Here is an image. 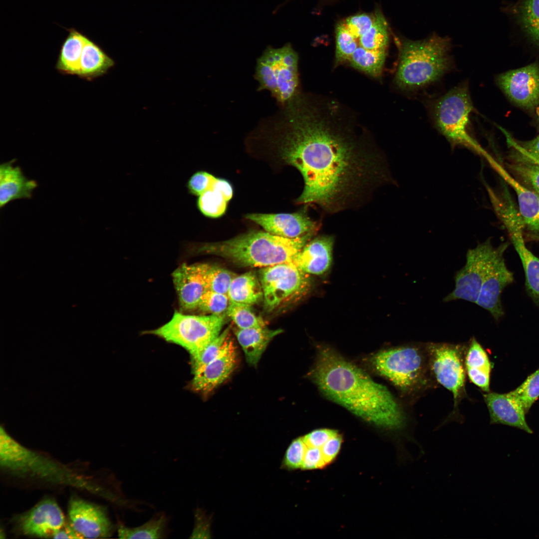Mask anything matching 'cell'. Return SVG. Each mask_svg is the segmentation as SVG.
I'll return each instance as SVG.
<instances>
[{
  "mask_svg": "<svg viewBox=\"0 0 539 539\" xmlns=\"http://www.w3.org/2000/svg\"><path fill=\"white\" fill-rule=\"evenodd\" d=\"M335 101L297 92L256 126L259 141L301 174L297 203L333 214L356 208L393 181L386 160Z\"/></svg>",
  "mask_w": 539,
  "mask_h": 539,
  "instance_id": "1",
  "label": "cell"
},
{
  "mask_svg": "<svg viewBox=\"0 0 539 539\" xmlns=\"http://www.w3.org/2000/svg\"><path fill=\"white\" fill-rule=\"evenodd\" d=\"M311 377L329 399L354 415L388 429L403 426V412L389 390L329 347L318 351Z\"/></svg>",
  "mask_w": 539,
  "mask_h": 539,
  "instance_id": "2",
  "label": "cell"
},
{
  "mask_svg": "<svg viewBox=\"0 0 539 539\" xmlns=\"http://www.w3.org/2000/svg\"><path fill=\"white\" fill-rule=\"evenodd\" d=\"M389 36L387 21L379 9L348 16L335 26L336 61L379 76L387 55Z\"/></svg>",
  "mask_w": 539,
  "mask_h": 539,
  "instance_id": "3",
  "label": "cell"
},
{
  "mask_svg": "<svg viewBox=\"0 0 539 539\" xmlns=\"http://www.w3.org/2000/svg\"><path fill=\"white\" fill-rule=\"evenodd\" d=\"M313 237L287 239L267 232H250L230 240L205 244L198 252L219 256L242 266L264 268L293 263Z\"/></svg>",
  "mask_w": 539,
  "mask_h": 539,
  "instance_id": "4",
  "label": "cell"
},
{
  "mask_svg": "<svg viewBox=\"0 0 539 539\" xmlns=\"http://www.w3.org/2000/svg\"><path fill=\"white\" fill-rule=\"evenodd\" d=\"M398 64L396 84L415 91L436 81L451 68V40L434 33L422 40L397 38Z\"/></svg>",
  "mask_w": 539,
  "mask_h": 539,
  "instance_id": "5",
  "label": "cell"
},
{
  "mask_svg": "<svg viewBox=\"0 0 539 539\" xmlns=\"http://www.w3.org/2000/svg\"><path fill=\"white\" fill-rule=\"evenodd\" d=\"M474 110L468 84L465 81L435 100L431 115L435 127L452 148L464 147L485 157L488 152L469 131L470 115Z\"/></svg>",
  "mask_w": 539,
  "mask_h": 539,
  "instance_id": "6",
  "label": "cell"
},
{
  "mask_svg": "<svg viewBox=\"0 0 539 539\" xmlns=\"http://www.w3.org/2000/svg\"><path fill=\"white\" fill-rule=\"evenodd\" d=\"M298 60L290 43L268 46L256 61L254 76L258 90H268L279 106L284 105L299 91Z\"/></svg>",
  "mask_w": 539,
  "mask_h": 539,
  "instance_id": "7",
  "label": "cell"
},
{
  "mask_svg": "<svg viewBox=\"0 0 539 539\" xmlns=\"http://www.w3.org/2000/svg\"><path fill=\"white\" fill-rule=\"evenodd\" d=\"M225 323L224 315H195L175 311L162 326L146 331L197 355L218 337Z\"/></svg>",
  "mask_w": 539,
  "mask_h": 539,
  "instance_id": "8",
  "label": "cell"
},
{
  "mask_svg": "<svg viewBox=\"0 0 539 539\" xmlns=\"http://www.w3.org/2000/svg\"><path fill=\"white\" fill-rule=\"evenodd\" d=\"M0 464L1 467L14 473L29 474L56 482L88 487L87 483L73 475L67 469L60 466L44 456L15 441L1 428Z\"/></svg>",
  "mask_w": 539,
  "mask_h": 539,
  "instance_id": "9",
  "label": "cell"
},
{
  "mask_svg": "<svg viewBox=\"0 0 539 539\" xmlns=\"http://www.w3.org/2000/svg\"><path fill=\"white\" fill-rule=\"evenodd\" d=\"M374 369L404 391L418 389L425 381L426 365L423 352L414 346L380 351L370 359Z\"/></svg>",
  "mask_w": 539,
  "mask_h": 539,
  "instance_id": "10",
  "label": "cell"
},
{
  "mask_svg": "<svg viewBox=\"0 0 539 539\" xmlns=\"http://www.w3.org/2000/svg\"><path fill=\"white\" fill-rule=\"evenodd\" d=\"M258 277L265 309L268 312L299 300L310 288L308 274L292 263L262 268Z\"/></svg>",
  "mask_w": 539,
  "mask_h": 539,
  "instance_id": "11",
  "label": "cell"
},
{
  "mask_svg": "<svg viewBox=\"0 0 539 539\" xmlns=\"http://www.w3.org/2000/svg\"><path fill=\"white\" fill-rule=\"evenodd\" d=\"M490 239L468 251L465 265L456 273L454 290L444 298L476 303L484 278L497 252Z\"/></svg>",
  "mask_w": 539,
  "mask_h": 539,
  "instance_id": "12",
  "label": "cell"
},
{
  "mask_svg": "<svg viewBox=\"0 0 539 539\" xmlns=\"http://www.w3.org/2000/svg\"><path fill=\"white\" fill-rule=\"evenodd\" d=\"M427 349L431 370L436 380L452 392L456 405L465 389L463 347L450 343H430Z\"/></svg>",
  "mask_w": 539,
  "mask_h": 539,
  "instance_id": "13",
  "label": "cell"
},
{
  "mask_svg": "<svg viewBox=\"0 0 539 539\" xmlns=\"http://www.w3.org/2000/svg\"><path fill=\"white\" fill-rule=\"evenodd\" d=\"M509 243L497 247V252L484 278L476 304L488 311L496 320L504 315L501 295L503 289L513 282V273L508 269L504 253Z\"/></svg>",
  "mask_w": 539,
  "mask_h": 539,
  "instance_id": "14",
  "label": "cell"
},
{
  "mask_svg": "<svg viewBox=\"0 0 539 539\" xmlns=\"http://www.w3.org/2000/svg\"><path fill=\"white\" fill-rule=\"evenodd\" d=\"M70 525L83 538H107L114 527L105 509L79 498L70 499L68 507Z\"/></svg>",
  "mask_w": 539,
  "mask_h": 539,
  "instance_id": "15",
  "label": "cell"
},
{
  "mask_svg": "<svg viewBox=\"0 0 539 539\" xmlns=\"http://www.w3.org/2000/svg\"><path fill=\"white\" fill-rule=\"evenodd\" d=\"M497 82L508 97L528 109L539 105V66L534 63L500 74Z\"/></svg>",
  "mask_w": 539,
  "mask_h": 539,
  "instance_id": "16",
  "label": "cell"
},
{
  "mask_svg": "<svg viewBox=\"0 0 539 539\" xmlns=\"http://www.w3.org/2000/svg\"><path fill=\"white\" fill-rule=\"evenodd\" d=\"M500 220L507 229L521 259L528 292L535 303L539 305V258L526 245L524 239L525 226L523 219L518 211L512 210L504 213Z\"/></svg>",
  "mask_w": 539,
  "mask_h": 539,
  "instance_id": "17",
  "label": "cell"
},
{
  "mask_svg": "<svg viewBox=\"0 0 539 539\" xmlns=\"http://www.w3.org/2000/svg\"><path fill=\"white\" fill-rule=\"evenodd\" d=\"M246 218L262 227L267 232L287 239L315 235L318 229L304 211L293 213H251Z\"/></svg>",
  "mask_w": 539,
  "mask_h": 539,
  "instance_id": "18",
  "label": "cell"
},
{
  "mask_svg": "<svg viewBox=\"0 0 539 539\" xmlns=\"http://www.w3.org/2000/svg\"><path fill=\"white\" fill-rule=\"evenodd\" d=\"M237 352L231 339L214 359L193 374L188 387L192 391L206 396L230 376L237 364Z\"/></svg>",
  "mask_w": 539,
  "mask_h": 539,
  "instance_id": "19",
  "label": "cell"
},
{
  "mask_svg": "<svg viewBox=\"0 0 539 539\" xmlns=\"http://www.w3.org/2000/svg\"><path fill=\"white\" fill-rule=\"evenodd\" d=\"M64 525V517L56 502L42 500L22 515L19 526L25 535L38 537L53 536Z\"/></svg>",
  "mask_w": 539,
  "mask_h": 539,
  "instance_id": "20",
  "label": "cell"
},
{
  "mask_svg": "<svg viewBox=\"0 0 539 539\" xmlns=\"http://www.w3.org/2000/svg\"><path fill=\"white\" fill-rule=\"evenodd\" d=\"M486 159L515 192L525 228L532 235L539 236V195L520 182L491 155Z\"/></svg>",
  "mask_w": 539,
  "mask_h": 539,
  "instance_id": "21",
  "label": "cell"
},
{
  "mask_svg": "<svg viewBox=\"0 0 539 539\" xmlns=\"http://www.w3.org/2000/svg\"><path fill=\"white\" fill-rule=\"evenodd\" d=\"M172 276L181 308L193 310L198 308L203 295L208 290L203 264H183L176 269Z\"/></svg>",
  "mask_w": 539,
  "mask_h": 539,
  "instance_id": "22",
  "label": "cell"
},
{
  "mask_svg": "<svg viewBox=\"0 0 539 539\" xmlns=\"http://www.w3.org/2000/svg\"><path fill=\"white\" fill-rule=\"evenodd\" d=\"M492 424H501L533 433L526 420V412L521 403L511 392L500 394L488 392L484 395Z\"/></svg>",
  "mask_w": 539,
  "mask_h": 539,
  "instance_id": "23",
  "label": "cell"
},
{
  "mask_svg": "<svg viewBox=\"0 0 539 539\" xmlns=\"http://www.w3.org/2000/svg\"><path fill=\"white\" fill-rule=\"evenodd\" d=\"M334 238L318 236L309 241L297 255L292 263L309 274L321 275L330 268Z\"/></svg>",
  "mask_w": 539,
  "mask_h": 539,
  "instance_id": "24",
  "label": "cell"
},
{
  "mask_svg": "<svg viewBox=\"0 0 539 539\" xmlns=\"http://www.w3.org/2000/svg\"><path fill=\"white\" fill-rule=\"evenodd\" d=\"M15 160L0 165V207L14 200L30 199L37 187L35 180L26 177L21 168L14 166Z\"/></svg>",
  "mask_w": 539,
  "mask_h": 539,
  "instance_id": "25",
  "label": "cell"
},
{
  "mask_svg": "<svg viewBox=\"0 0 539 539\" xmlns=\"http://www.w3.org/2000/svg\"><path fill=\"white\" fill-rule=\"evenodd\" d=\"M282 330L263 327L238 328L235 331L237 340L241 345L248 363L256 366L268 344Z\"/></svg>",
  "mask_w": 539,
  "mask_h": 539,
  "instance_id": "26",
  "label": "cell"
},
{
  "mask_svg": "<svg viewBox=\"0 0 539 539\" xmlns=\"http://www.w3.org/2000/svg\"><path fill=\"white\" fill-rule=\"evenodd\" d=\"M114 65L112 58L87 38L82 50L77 76L86 80H92L105 74Z\"/></svg>",
  "mask_w": 539,
  "mask_h": 539,
  "instance_id": "27",
  "label": "cell"
},
{
  "mask_svg": "<svg viewBox=\"0 0 539 539\" xmlns=\"http://www.w3.org/2000/svg\"><path fill=\"white\" fill-rule=\"evenodd\" d=\"M230 302L252 306L263 299L262 285L252 271L236 275L233 279L228 292Z\"/></svg>",
  "mask_w": 539,
  "mask_h": 539,
  "instance_id": "28",
  "label": "cell"
},
{
  "mask_svg": "<svg viewBox=\"0 0 539 539\" xmlns=\"http://www.w3.org/2000/svg\"><path fill=\"white\" fill-rule=\"evenodd\" d=\"M87 38L81 33L73 30L63 42L56 63L55 68L61 73L77 75L83 47Z\"/></svg>",
  "mask_w": 539,
  "mask_h": 539,
  "instance_id": "29",
  "label": "cell"
},
{
  "mask_svg": "<svg viewBox=\"0 0 539 539\" xmlns=\"http://www.w3.org/2000/svg\"><path fill=\"white\" fill-rule=\"evenodd\" d=\"M169 519L164 513H159L143 525L130 528L119 523L117 534L120 539H164L168 534Z\"/></svg>",
  "mask_w": 539,
  "mask_h": 539,
  "instance_id": "30",
  "label": "cell"
},
{
  "mask_svg": "<svg viewBox=\"0 0 539 539\" xmlns=\"http://www.w3.org/2000/svg\"><path fill=\"white\" fill-rule=\"evenodd\" d=\"M511 150L508 161L539 166V135L528 141H518L507 136Z\"/></svg>",
  "mask_w": 539,
  "mask_h": 539,
  "instance_id": "31",
  "label": "cell"
},
{
  "mask_svg": "<svg viewBox=\"0 0 539 539\" xmlns=\"http://www.w3.org/2000/svg\"><path fill=\"white\" fill-rule=\"evenodd\" d=\"M229 327L225 329L200 352L191 356L190 364L193 374L214 359L225 349L232 339Z\"/></svg>",
  "mask_w": 539,
  "mask_h": 539,
  "instance_id": "32",
  "label": "cell"
},
{
  "mask_svg": "<svg viewBox=\"0 0 539 539\" xmlns=\"http://www.w3.org/2000/svg\"><path fill=\"white\" fill-rule=\"evenodd\" d=\"M204 276L208 290L228 295L231 283L236 275L220 267L203 264Z\"/></svg>",
  "mask_w": 539,
  "mask_h": 539,
  "instance_id": "33",
  "label": "cell"
},
{
  "mask_svg": "<svg viewBox=\"0 0 539 539\" xmlns=\"http://www.w3.org/2000/svg\"><path fill=\"white\" fill-rule=\"evenodd\" d=\"M227 203L222 192L213 185L211 189L199 196L197 207L204 216L217 218L224 214Z\"/></svg>",
  "mask_w": 539,
  "mask_h": 539,
  "instance_id": "34",
  "label": "cell"
},
{
  "mask_svg": "<svg viewBox=\"0 0 539 539\" xmlns=\"http://www.w3.org/2000/svg\"><path fill=\"white\" fill-rule=\"evenodd\" d=\"M251 306L230 302L226 313L239 328L266 326L263 319L252 310Z\"/></svg>",
  "mask_w": 539,
  "mask_h": 539,
  "instance_id": "35",
  "label": "cell"
},
{
  "mask_svg": "<svg viewBox=\"0 0 539 539\" xmlns=\"http://www.w3.org/2000/svg\"><path fill=\"white\" fill-rule=\"evenodd\" d=\"M520 19L528 36L539 46V0H524Z\"/></svg>",
  "mask_w": 539,
  "mask_h": 539,
  "instance_id": "36",
  "label": "cell"
},
{
  "mask_svg": "<svg viewBox=\"0 0 539 539\" xmlns=\"http://www.w3.org/2000/svg\"><path fill=\"white\" fill-rule=\"evenodd\" d=\"M507 169L520 182L539 195V166L508 161Z\"/></svg>",
  "mask_w": 539,
  "mask_h": 539,
  "instance_id": "37",
  "label": "cell"
},
{
  "mask_svg": "<svg viewBox=\"0 0 539 539\" xmlns=\"http://www.w3.org/2000/svg\"><path fill=\"white\" fill-rule=\"evenodd\" d=\"M511 393L521 403L527 413L539 397V368Z\"/></svg>",
  "mask_w": 539,
  "mask_h": 539,
  "instance_id": "38",
  "label": "cell"
},
{
  "mask_svg": "<svg viewBox=\"0 0 539 539\" xmlns=\"http://www.w3.org/2000/svg\"><path fill=\"white\" fill-rule=\"evenodd\" d=\"M229 304L227 294L207 290L203 295L198 308L211 314L221 315L226 313Z\"/></svg>",
  "mask_w": 539,
  "mask_h": 539,
  "instance_id": "39",
  "label": "cell"
},
{
  "mask_svg": "<svg viewBox=\"0 0 539 539\" xmlns=\"http://www.w3.org/2000/svg\"><path fill=\"white\" fill-rule=\"evenodd\" d=\"M466 368L491 371L492 366L486 351L475 338L471 341L465 358Z\"/></svg>",
  "mask_w": 539,
  "mask_h": 539,
  "instance_id": "40",
  "label": "cell"
},
{
  "mask_svg": "<svg viewBox=\"0 0 539 539\" xmlns=\"http://www.w3.org/2000/svg\"><path fill=\"white\" fill-rule=\"evenodd\" d=\"M307 448L302 437L294 439L285 451L281 467L287 470L301 468Z\"/></svg>",
  "mask_w": 539,
  "mask_h": 539,
  "instance_id": "41",
  "label": "cell"
},
{
  "mask_svg": "<svg viewBox=\"0 0 539 539\" xmlns=\"http://www.w3.org/2000/svg\"><path fill=\"white\" fill-rule=\"evenodd\" d=\"M216 179L207 172L197 171L190 177L187 182L188 191L193 195L200 196L213 187Z\"/></svg>",
  "mask_w": 539,
  "mask_h": 539,
  "instance_id": "42",
  "label": "cell"
},
{
  "mask_svg": "<svg viewBox=\"0 0 539 539\" xmlns=\"http://www.w3.org/2000/svg\"><path fill=\"white\" fill-rule=\"evenodd\" d=\"M338 433L333 429L321 428L312 431L302 438L307 447L320 448L330 438Z\"/></svg>",
  "mask_w": 539,
  "mask_h": 539,
  "instance_id": "43",
  "label": "cell"
},
{
  "mask_svg": "<svg viewBox=\"0 0 539 539\" xmlns=\"http://www.w3.org/2000/svg\"><path fill=\"white\" fill-rule=\"evenodd\" d=\"M195 524L190 538H211L210 522L208 517L200 509L195 512Z\"/></svg>",
  "mask_w": 539,
  "mask_h": 539,
  "instance_id": "44",
  "label": "cell"
},
{
  "mask_svg": "<svg viewBox=\"0 0 539 539\" xmlns=\"http://www.w3.org/2000/svg\"><path fill=\"white\" fill-rule=\"evenodd\" d=\"M326 465L320 448L307 447L301 469L313 470L322 468Z\"/></svg>",
  "mask_w": 539,
  "mask_h": 539,
  "instance_id": "45",
  "label": "cell"
},
{
  "mask_svg": "<svg viewBox=\"0 0 539 539\" xmlns=\"http://www.w3.org/2000/svg\"><path fill=\"white\" fill-rule=\"evenodd\" d=\"M342 442V436L338 433L330 438L321 448V451L326 464L332 462L337 456Z\"/></svg>",
  "mask_w": 539,
  "mask_h": 539,
  "instance_id": "46",
  "label": "cell"
},
{
  "mask_svg": "<svg viewBox=\"0 0 539 539\" xmlns=\"http://www.w3.org/2000/svg\"><path fill=\"white\" fill-rule=\"evenodd\" d=\"M470 381L482 390L489 392L491 371L472 368H466Z\"/></svg>",
  "mask_w": 539,
  "mask_h": 539,
  "instance_id": "47",
  "label": "cell"
},
{
  "mask_svg": "<svg viewBox=\"0 0 539 539\" xmlns=\"http://www.w3.org/2000/svg\"><path fill=\"white\" fill-rule=\"evenodd\" d=\"M214 186L219 189L228 202L233 197V190L230 183L226 180L217 178Z\"/></svg>",
  "mask_w": 539,
  "mask_h": 539,
  "instance_id": "48",
  "label": "cell"
},
{
  "mask_svg": "<svg viewBox=\"0 0 539 539\" xmlns=\"http://www.w3.org/2000/svg\"><path fill=\"white\" fill-rule=\"evenodd\" d=\"M54 539H83L71 527V525L62 527L52 536Z\"/></svg>",
  "mask_w": 539,
  "mask_h": 539,
  "instance_id": "49",
  "label": "cell"
},
{
  "mask_svg": "<svg viewBox=\"0 0 539 539\" xmlns=\"http://www.w3.org/2000/svg\"><path fill=\"white\" fill-rule=\"evenodd\" d=\"M529 240L539 241V236L530 235H529Z\"/></svg>",
  "mask_w": 539,
  "mask_h": 539,
  "instance_id": "50",
  "label": "cell"
},
{
  "mask_svg": "<svg viewBox=\"0 0 539 539\" xmlns=\"http://www.w3.org/2000/svg\"><path fill=\"white\" fill-rule=\"evenodd\" d=\"M536 108H537V109H536V114H537L538 120L539 123V105Z\"/></svg>",
  "mask_w": 539,
  "mask_h": 539,
  "instance_id": "51",
  "label": "cell"
}]
</instances>
